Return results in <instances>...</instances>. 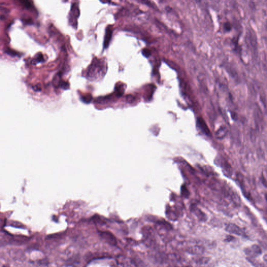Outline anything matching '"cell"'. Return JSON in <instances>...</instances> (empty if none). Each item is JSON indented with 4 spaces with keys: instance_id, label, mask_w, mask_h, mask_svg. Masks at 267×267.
<instances>
[{
    "instance_id": "1",
    "label": "cell",
    "mask_w": 267,
    "mask_h": 267,
    "mask_svg": "<svg viewBox=\"0 0 267 267\" xmlns=\"http://www.w3.org/2000/svg\"><path fill=\"white\" fill-rule=\"evenodd\" d=\"M105 71V64L102 60L95 59L88 67L87 76L89 79H95L101 76Z\"/></svg>"
},
{
    "instance_id": "2",
    "label": "cell",
    "mask_w": 267,
    "mask_h": 267,
    "mask_svg": "<svg viewBox=\"0 0 267 267\" xmlns=\"http://www.w3.org/2000/svg\"><path fill=\"white\" fill-rule=\"evenodd\" d=\"M117 261L119 265L123 267H140V263L134 258L120 255L117 257Z\"/></svg>"
},
{
    "instance_id": "3",
    "label": "cell",
    "mask_w": 267,
    "mask_h": 267,
    "mask_svg": "<svg viewBox=\"0 0 267 267\" xmlns=\"http://www.w3.org/2000/svg\"><path fill=\"white\" fill-rule=\"evenodd\" d=\"M100 235L101 238L109 245L115 246L117 244V239L114 235L108 231L100 232Z\"/></svg>"
},
{
    "instance_id": "4",
    "label": "cell",
    "mask_w": 267,
    "mask_h": 267,
    "mask_svg": "<svg viewBox=\"0 0 267 267\" xmlns=\"http://www.w3.org/2000/svg\"><path fill=\"white\" fill-rule=\"evenodd\" d=\"M80 15L79 9L78 8V5L76 3L72 4V6L71 8V13L69 15V21L70 23L72 26H76V20L78 18L79 16Z\"/></svg>"
},
{
    "instance_id": "5",
    "label": "cell",
    "mask_w": 267,
    "mask_h": 267,
    "mask_svg": "<svg viewBox=\"0 0 267 267\" xmlns=\"http://www.w3.org/2000/svg\"><path fill=\"white\" fill-rule=\"evenodd\" d=\"M225 230L227 232L232 234L237 235L239 236H245V232L242 229L238 227L237 225H235L233 223H230L225 229Z\"/></svg>"
},
{
    "instance_id": "6",
    "label": "cell",
    "mask_w": 267,
    "mask_h": 267,
    "mask_svg": "<svg viewBox=\"0 0 267 267\" xmlns=\"http://www.w3.org/2000/svg\"><path fill=\"white\" fill-rule=\"evenodd\" d=\"M113 34V28L112 26L109 25L105 30V34L104 39V42H103V47L104 48H107L109 47L110 42L111 41Z\"/></svg>"
},
{
    "instance_id": "7",
    "label": "cell",
    "mask_w": 267,
    "mask_h": 267,
    "mask_svg": "<svg viewBox=\"0 0 267 267\" xmlns=\"http://www.w3.org/2000/svg\"><path fill=\"white\" fill-rule=\"evenodd\" d=\"M197 125L199 128L202 132H204L205 134L209 135H210V132L209 129L208 128V126L207 125L206 122L203 120L202 117H198L197 118Z\"/></svg>"
},
{
    "instance_id": "8",
    "label": "cell",
    "mask_w": 267,
    "mask_h": 267,
    "mask_svg": "<svg viewBox=\"0 0 267 267\" xmlns=\"http://www.w3.org/2000/svg\"><path fill=\"white\" fill-rule=\"evenodd\" d=\"M246 253L247 255L250 254L251 256H252V254H253V256H256L262 253V250L259 246L255 245L252 246L251 248H247Z\"/></svg>"
},
{
    "instance_id": "9",
    "label": "cell",
    "mask_w": 267,
    "mask_h": 267,
    "mask_svg": "<svg viewBox=\"0 0 267 267\" xmlns=\"http://www.w3.org/2000/svg\"><path fill=\"white\" fill-rule=\"evenodd\" d=\"M227 133V130L225 127H220L219 130H217V132L216 133V137L218 139H222L225 137Z\"/></svg>"
},
{
    "instance_id": "10",
    "label": "cell",
    "mask_w": 267,
    "mask_h": 267,
    "mask_svg": "<svg viewBox=\"0 0 267 267\" xmlns=\"http://www.w3.org/2000/svg\"><path fill=\"white\" fill-rule=\"evenodd\" d=\"M125 88L124 87V85L123 84H117L115 86V90L117 92V95L118 96H121L124 93Z\"/></svg>"
},
{
    "instance_id": "11",
    "label": "cell",
    "mask_w": 267,
    "mask_h": 267,
    "mask_svg": "<svg viewBox=\"0 0 267 267\" xmlns=\"http://www.w3.org/2000/svg\"><path fill=\"white\" fill-rule=\"evenodd\" d=\"M81 100H82V101L84 102L85 103H89L90 102L92 101V95H83L81 98Z\"/></svg>"
},
{
    "instance_id": "12",
    "label": "cell",
    "mask_w": 267,
    "mask_h": 267,
    "mask_svg": "<svg viewBox=\"0 0 267 267\" xmlns=\"http://www.w3.org/2000/svg\"><path fill=\"white\" fill-rule=\"evenodd\" d=\"M142 54H143V56H145V57H149L151 54V52L148 49L145 48L142 50Z\"/></svg>"
},
{
    "instance_id": "13",
    "label": "cell",
    "mask_w": 267,
    "mask_h": 267,
    "mask_svg": "<svg viewBox=\"0 0 267 267\" xmlns=\"http://www.w3.org/2000/svg\"><path fill=\"white\" fill-rule=\"evenodd\" d=\"M223 28H224V29L225 30V31L229 32V31H230L232 29V26H231L230 23L227 22V23H224Z\"/></svg>"
},
{
    "instance_id": "14",
    "label": "cell",
    "mask_w": 267,
    "mask_h": 267,
    "mask_svg": "<svg viewBox=\"0 0 267 267\" xmlns=\"http://www.w3.org/2000/svg\"><path fill=\"white\" fill-rule=\"evenodd\" d=\"M60 86L61 87V88H63L64 89H68L69 87V83L65 82H61Z\"/></svg>"
}]
</instances>
